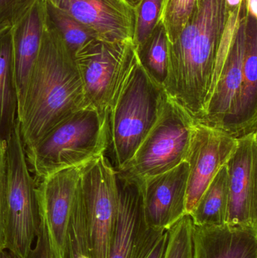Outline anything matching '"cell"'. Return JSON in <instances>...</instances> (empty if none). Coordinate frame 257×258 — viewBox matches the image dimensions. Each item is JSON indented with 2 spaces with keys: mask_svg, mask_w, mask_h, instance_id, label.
<instances>
[{
  "mask_svg": "<svg viewBox=\"0 0 257 258\" xmlns=\"http://www.w3.org/2000/svg\"><path fill=\"white\" fill-rule=\"evenodd\" d=\"M137 51L140 63L146 72L158 86L164 88L167 75L168 49L162 27L157 24L147 43Z\"/></svg>",
  "mask_w": 257,
  "mask_h": 258,
  "instance_id": "cell-21",
  "label": "cell"
},
{
  "mask_svg": "<svg viewBox=\"0 0 257 258\" xmlns=\"http://www.w3.org/2000/svg\"><path fill=\"white\" fill-rule=\"evenodd\" d=\"M237 146V138L224 131L196 122L186 161L190 172L187 189V215H191L213 179L224 166Z\"/></svg>",
  "mask_w": 257,
  "mask_h": 258,
  "instance_id": "cell-10",
  "label": "cell"
},
{
  "mask_svg": "<svg viewBox=\"0 0 257 258\" xmlns=\"http://www.w3.org/2000/svg\"><path fill=\"white\" fill-rule=\"evenodd\" d=\"M199 0H161L158 24L165 33L167 43L178 37L191 18Z\"/></svg>",
  "mask_w": 257,
  "mask_h": 258,
  "instance_id": "cell-23",
  "label": "cell"
},
{
  "mask_svg": "<svg viewBox=\"0 0 257 258\" xmlns=\"http://www.w3.org/2000/svg\"><path fill=\"white\" fill-rule=\"evenodd\" d=\"M84 107L82 83L73 55L47 11L40 48L17 113L24 148Z\"/></svg>",
  "mask_w": 257,
  "mask_h": 258,
  "instance_id": "cell-1",
  "label": "cell"
},
{
  "mask_svg": "<svg viewBox=\"0 0 257 258\" xmlns=\"http://www.w3.org/2000/svg\"><path fill=\"white\" fill-rule=\"evenodd\" d=\"M57 171L36 183L39 216L46 226L54 258H63L66 234L79 186L81 168Z\"/></svg>",
  "mask_w": 257,
  "mask_h": 258,
  "instance_id": "cell-11",
  "label": "cell"
},
{
  "mask_svg": "<svg viewBox=\"0 0 257 258\" xmlns=\"http://www.w3.org/2000/svg\"><path fill=\"white\" fill-rule=\"evenodd\" d=\"M73 57L86 107L108 115L138 57L135 44L108 43L92 39L80 47Z\"/></svg>",
  "mask_w": 257,
  "mask_h": 258,
  "instance_id": "cell-7",
  "label": "cell"
},
{
  "mask_svg": "<svg viewBox=\"0 0 257 258\" xmlns=\"http://www.w3.org/2000/svg\"><path fill=\"white\" fill-rule=\"evenodd\" d=\"M11 27H12V26L9 24H0V36L3 35V33H6V32H7L8 30H10Z\"/></svg>",
  "mask_w": 257,
  "mask_h": 258,
  "instance_id": "cell-34",
  "label": "cell"
},
{
  "mask_svg": "<svg viewBox=\"0 0 257 258\" xmlns=\"http://www.w3.org/2000/svg\"><path fill=\"white\" fill-rule=\"evenodd\" d=\"M226 165L229 183L226 224L257 228V132L237 138Z\"/></svg>",
  "mask_w": 257,
  "mask_h": 258,
  "instance_id": "cell-13",
  "label": "cell"
},
{
  "mask_svg": "<svg viewBox=\"0 0 257 258\" xmlns=\"http://www.w3.org/2000/svg\"><path fill=\"white\" fill-rule=\"evenodd\" d=\"M34 0H0V24L11 26L27 10Z\"/></svg>",
  "mask_w": 257,
  "mask_h": 258,
  "instance_id": "cell-28",
  "label": "cell"
},
{
  "mask_svg": "<svg viewBox=\"0 0 257 258\" xmlns=\"http://www.w3.org/2000/svg\"><path fill=\"white\" fill-rule=\"evenodd\" d=\"M189 164L141 180L145 219L149 227L166 231L187 215Z\"/></svg>",
  "mask_w": 257,
  "mask_h": 258,
  "instance_id": "cell-14",
  "label": "cell"
},
{
  "mask_svg": "<svg viewBox=\"0 0 257 258\" xmlns=\"http://www.w3.org/2000/svg\"><path fill=\"white\" fill-rule=\"evenodd\" d=\"M80 189L92 258H108L119 197L116 171L105 155L82 165Z\"/></svg>",
  "mask_w": 257,
  "mask_h": 258,
  "instance_id": "cell-8",
  "label": "cell"
},
{
  "mask_svg": "<svg viewBox=\"0 0 257 258\" xmlns=\"http://www.w3.org/2000/svg\"><path fill=\"white\" fill-rule=\"evenodd\" d=\"M89 29L97 39L134 42L136 9L127 0H45Z\"/></svg>",
  "mask_w": 257,
  "mask_h": 258,
  "instance_id": "cell-12",
  "label": "cell"
},
{
  "mask_svg": "<svg viewBox=\"0 0 257 258\" xmlns=\"http://www.w3.org/2000/svg\"><path fill=\"white\" fill-rule=\"evenodd\" d=\"M46 14V2L34 0L11 27L17 113L22 105L27 81L40 48Z\"/></svg>",
  "mask_w": 257,
  "mask_h": 258,
  "instance_id": "cell-16",
  "label": "cell"
},
{
  "mask_svg": "<svg viewBox=\"0 0 257 258\" xmlns=\"http://www.w3.org/2000/svg\"><path fill=\"white\" fill-rule=\"evenodd\" d=\"M0 258H18L15 257L12 253H11L10 251H8L7 249L3 250V251L0 252Z\"/></svg>",
  "mask_w": 257,
  "mask_h": 258,
  "instance_id": "cell-33",
  "label": "cell"
},
{
  "mask_svg": "<svg viewBox=\"0 0 257 258\" xmlns=\"http://www.w3.org/2000/svg\"><path fill=\"white\" fill-rule=\"evenodd\" d=\"M244 0H226V5H227L228 9H234L238 7Z\"/></svg>",
  "mask_w": 257,
  "mask_h": 258,
  "instance_id": "cell-32",
  "label": "cell"
},
{
  "mask_svg": "<svg viewBox=\"0 0 257 258\" xmlns=\"http://www.w3.org/2000/svg\"><path fill=\"white\" fill-rule=\"evenodd\" d=\"M46 5L50 19L57 27L72 55L86 42L96 39L89 29L76 20L57 8L47 3Z\"/></svg>",
  "mask_w": 257,
  "mask_h": 258,
  "instance_id": "cell-24",
  "label": "cell"
},
{
  "mask_svg": "<svg viewBox=\"0 0 257 258\" xmlns=\"http://www.w3.org/2000/svg\"><path fill=\"white\" fill-rule=\"evenodd\" d=\"M116 180L119 206L108 258H147L167 230L146 223L141 180L117 172Z\"/></svg>",
  "mask_w": 257,
  "mask_h": 258,
  "instance_id": "cell-9",
  "label": "cell"
},
{
  "mask_svg": "<svg viewBox=\"0 0 257 258\" xmlns=\"http://www.w3.org/2000/svg\"><path fill=\"white\" fill-rule=\"evenodd\" d=\"M193 241L194 258H257L256 227L193 224Z\"/></svg>",
  "mask_w": 257,
  "mask_h": 258,
  "instance_id": "cell-17",
  "label": "cell"
},
{
  "mask_svg": "<svg viewBox=\"0 0 257 258\" xmlns=\"http://www.w3.org/2000/svg\"><path fill=\"white\" fill-rule=\"evenodd\" d=\"M161 0H142L136 8L135 33L134 42L141 49L153 34L158 24Z\"/></svg>",
  "mask_w": 257,
  "mask_h": 258,
  "instance_id": "cell-26",
  "label": "cell"
},
{
  "mask_svg": "<svg viewBox=\"0 0 257 258\" xmlns=\"http://www.w3.org/2000/svg\"><path fill=\"white\" fill-rule=\"evenodd\" d=\"M228 14L226 0H199L181 34L167 43L168 66L163 89L196 122L205 115Z\"/></svg>",
  "mask_w": 257,
  "mask_h": 258,
  "instance_id": "cell-2",
  "label": "cell"
},
{
  "mask_svg": "<svg viewBox=\"0 0 257 258\" xmlns=\"http://www.w3.org/2000/svg\"><path fill=\"white\" fill-rule=\"evenodd\" d=\"M229 174L226 165L222 167L192 212L196 226H220L226 224L229 209Z\"/></svg>",
  "mask_w": 257,
  "mask_h": 258,
  "instance_id": "cell-19",
  "label": "cell"
},
{
  "mask_svg": "<svg viewBox=\"0 0 257 258\" xmlns=\"http://www.w3.org/2000/svg\"><path fill=\"white\" fill-rule=\"evenodd\" d=\"M108 146V115L88 107L24 149L29 169L37 183L57 171L81 166L105 155Z\"/></svg>",
  "mask_w": 257,
  "mask_h": 258,
  "instance_id": "cell-3",
  "label": "cell"
},
{
  "mask_svg": "<svg viewBox=\"0 0 257 258\" xmlns=\"http://www.w3.org/2000/svg\"><path fill=\"white\" fill-rule=\"evenodd\" d=\"M7 196L5 245L18 258H28L40 224L36 182L29 169L16 121L7 139Z\"/></svg>",
  "mask_w": 257,
  "mask_h": 258,
  "instance_id": "cell-5",
  "label": "cell"
},
{
  "mask_svg": "<svg viewBox=\"0 0 257 258\" xmlns=\"http://www.w3.org/2000/svg\"><path fill=\"white\" fill-rule=\"evenodd\" d=\"M134 9H136V8L140 5V3H141L142 0H127Z\"/></svg>",
  "mask_w": 257,
  "mask_h": 258,
  "instance_id": "cell-35",
  "label": "cell"
},
{
  "mask_svg": "<svg viewBox=\"0 0 257 258\" xmlns=\"http://www.w3.org/2000/svg\"><path fill=\"white\" fill-rule=\"evenodd\" d=\"M167 242V230L162 235L147 258H164Z\"/></svg>",
  "mask_w": 257,
  "mask_h": 258,
  "instance_id": "cell-30",
  "label": "cell"
},
{
  "mask_svg": "<svg viewBox=\"0 0 257 258\" xmlns=\"http://www.w3.org/2000/svg\"><path fill=\"white\" fill-rule=\"evenodd\" d=\"M247 19L248 14L245 9L212 95L207 104L205 115L199 122L224 132L229 126L238 105L242 81Z\"/></svg>",
  "mask_w": 257,
  "mask_h": 258,
  "instance_id": "cell-15",
  "label": "cell"
},
{
  "mask_svg": "<svg viewBox=\"0 0 257 258\" xmlns=\"http://www.w3.org/2000/svg\"><path fill=\"white\" fill-rule=\"evenodd\" d=\"M36 239V245L34 248H32L28 258H54L50 245L46 226L41 218Z\"/></svg>",
  "mask_w": 257,
  "mask_h": 258,
  "instance_id": "cell-29",
  "label": "cell"
},
{
  "mask_svg": "<svg viewBox=\"0 0 257 258\" xmlns=\"http://www.w3.org/2000/svg\"><path fill=\"white\" fill-rule=\"evenodd\" d=\"M7 196V141L0 134V252L6 249L5 221Z\"/></svg>",
  "mask_w": 257,
  "mask_h": 258,
  "instance_id": "cell-27",
  "label": "cell"
},
{
  "mask_svg": "<svg viewBox=\"0 0 257 258\" xmlns=\"http://www.w3.org/2000/svg\"><path fill=\"white\" fill-rule=\"evenodd\" d=\"M193 221L186 215L167 230V242L164 258H194Z\"/></svg>",
  "mask_w": 257,
  "mask_h": 258,
  "instance_id": "cell-25",
  "label": "cell"
},
{
  "mask_svg": "<svg viewBox=\"0 0 257 258\" xmlns=\"http://www.w3.org/2000/svg\"><path fill=\"white\" fill-rule=\"evenodd\" d=\"M196 123L165 92L153 126L129 162L116 172L142 180L175 168L187 159Z\"/></svg>",
  "mask_w": 257,
  "mask_h": 258,
  "instance_id": "cell-6",
  "label": "cell"
},
{
  "mask_svg": "<svg viewBox=\"0 0 257 258\" xmlns=\"http://www.w3.org/2000/svg\"><path fill=\"white\" fill-rule=\"evenodd\" d=\"M137 57L108 113L109 146L116 171L133 157L158 118L164 98Z\"/></svg>",
  "mask_w": 257,
  "mask_h": 258,
  "instance_id": "cell-4",
  "label": "cell"
},
{
  "mask_svg": "<svg viewBox=\"0 0 257 258\" xmlns=\"http://www.w3.org/2000/svg\"><path fill=\"white\" fill-rule=\"evenodd\" d=\"M226 132L235 138L257 132V19L249 15L241 90L236 110Z\"/></svg>",
  "mask_w": 257,
  "mask_h": 258,
  "instance_id": "cell-18",
  "label": "cell"
},
{
  "mask_svg": "<svg viewBox=\"0 0 257 258\" xmlns=\"http://www.w3.org/2000/svg\"><path fill=\"white\" fill-rule=\"evenodd\" d=\"M244 2L249 16L257 19V0H244Z\"/></svg>",
  "mask_w": 257,
  "mask_h": 258,
  "instance_id": "cell-31",
  "label": "cell"
},
{
  "mask_svg": "<svg viewBox=\"0 0 257 258\" xmlns=\"http://www.w3.org/2000/svg\"><path fill=\"white\" fill-rule=\"evenodd\" d=\"M10 30L0 36V134L6 140L16 123L18 110Z\"/></svg>",
  "mask_w": 257,
  "mask_h": 258,
  "instance_id": "cell-20",
  "label": "cell"
},
{
  "mask_svg": "<svg viewBox=\"0 0 257 258\" xmlns=\"http://www.w3.org/2000/svg\"><path fill=\"white\" fill-rule=\"evenodd\" d=\"M63 258H92L80 181L69 220Z\"/></svg>",
  "mask_w": 257,
  "mask_h": 258,
  "instance_id": "cell-22",
  "label": "cell"
}]
</instances>
